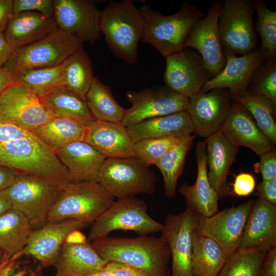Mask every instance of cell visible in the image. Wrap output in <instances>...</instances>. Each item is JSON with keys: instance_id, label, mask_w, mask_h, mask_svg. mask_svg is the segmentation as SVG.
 Listing matches in <instances>:
<instances>
[{"instance_id": "1", "label": "cell", "mask_w": 276, "mask_h": 276, "mask_svg": "<svg viewBox=\"0 0 276 276\" xmlns=\"http://www.w3.org/2000/svg\"><path fill=\"white\" fill-rule=\"evenodd\" d=\"M96 252L107 262L134 267L148 276H167L171 256L169 246L160 237H106L90 243Z\"/></svg>"}, {"instance_id": "2", "label": "cell", "mask_w": 276, "mask_h": 276, "mask_svg": "<svg viewBox=\"0 0 276 276\" xmlns=\"http://www.w3.org/2000/svg\"><path fill=\"white\" fill-rule=\"evenodd\" d=\"M143 21L141 40L153 46L165 57L185 49L195 25L203 17L196 6L183 2L175 13L164 15L144 3L139 8Z\"/></svg>"}, {"instance_id": "3", "label": "cell", "mask_w": 276, "mask_h": 276, "mask_svg": "<svg viewBox=\"0 0 276 276\" xmlns=\"http://www.w3.org/2000/svg\"><path fill=\"white\" fill-rule=\"evenodd\" d=\"M0 165L42 177L63 188L74 182L56 153L34 134L0 145Z\"/></svg>"}, {"instance_id": "4", "label": "cell", "mask_w": 276, "mask_h": 276, "mask_svg": "<svg viewBox=\"0 0 276 276\" xmlns=\"http://www.w3.org/2000/svg\"><path fill=\"white\" fill-rule=\"evenodd\" d=\"M100 30L109 48L118 58L128 64L136 63L143 21L139 8L132 1H109L101 10Z\"/></svg>"}, {"instance_id": "5", "label": "cell", "mask_w": 276, "mask_h": 276, "mask_svg": "<svg viewBox=\"0 0 276 276\" xmlns=\"http://www.w3.org/2000/svg\"><path fill=\"white\" fill-rule=\"evenodd\" d=\"M64 189L42 177L18 173L3 192L11 208L21 213L35 229L48 223L49 213Z\"/></svg>"}, {"instance_id": "6", "label": "cell", "mask_w": 276, "mask_h": 276, "mask_svg": "<svg viewBox=\"0 0 276 276\" xmlns=\"http://www.w3.org/2000/svg\"><path fill=\"white\" fill-rule=\"evenodd\" d=\"M114 201L99 182H73L64 189L51 209L48 222L72 219L93 223Z\"/></svg>"}, {"instance_id": "7", "label": "cell", "mask_w": 276, "mask_h": 276, "mask_svg": "<svg viewBox=\"0 0 276 276\" xmlns=\"http://www.w3.org/2000/svg\"><path fill=\"white\" fill-rule=\"evenodd\" d=\"M164 224L148 213L146 203L135 197L118 199L92 224L88 242L106 237L116 230L131 231L140 236L162 232Z\"/></svg>"}, {"instance_id": "8", "label": "cell", "mask_w": 276, "mask_h": 276, "mask_svg": "<svg viewBox=\"0 0 276 276\" xmlns=\"http://www.w3.org/2000/svg\"><path fill=\"white\" fill-rule=\"evenodd\" d=\"M98 182L114 198L153 194L156 177L154 171L137 157L106 158Z\"/></svg>"}, {"instance_id": "9", "label": "cell", "mask_w": 276, "mask_h": 276, "mask_svg": "<svg viewBox=\"0 0 276 276\" xmlns=\"http://www.w3.org/2000/svg\"><path fill=\"white\" fill-rule=\"evenodd\" d=\"M82 44L74 36L57 28L42 39L14 50L4 68L17 72L58 66Z\"/></svg>"}, {"instance_id": "10", "label": "cell", "mask_w": 276, "mask_h": 276, "mask_svg": "<svg viewBox=\"0 0 276 276\" xmlns=\"http://www.w3.org/2000/svg\"><path fill=\"white\" fill-rule=\"evenodd\" d=\"M254 1L225 0L218 20V30L223 50L237 56L257 48L253 17Z\"/></svg>"}, {"instance_id": "11", "label": "cell", "mask_w": 276, "mask_h": 276, "mask_svg": "<svg viewBox=\"0 0 276 276\" xmlns=\"http://www.w3.org/2000/svg\"><path fill=\"white\" fill-rule=\"evenodd\" d=\"M126 97L131 107L125 109L121 123L126 127L147 119L185 111L189 101L166 85L129 91Z\"/></svg>"}, {"instance_id": "12", "label": "cell", "mask_w": 276, "mask_h": 276, "mask_svg": "<svg viewBox=\"0 0 276 276\" xmlns=\"http://www.w3.org/2000/svg\"><path fill=\"white\" fill-rule=\"evenodd\" d=\"M101 1L53 0L54 19L57 28L72 35L83 43L94 45L101 38Z\"/></svg>"}, {"instance_id": "13", "label": "cell", "mask_w": 276, "mask_h": 276, "mask_svg": "<svg viewBox=\"0 0 276 276\" xmlns=\"http://www.w3.org/2000/svg\"><path fill=\"white\" fill-rule=\"evenodd\" d=\"M199 215L190 208L178 214H168L162 236L169 247L172 257L170 276H192L191 258L193 234Z\"/></svg>"}, {"instance_id": "14", "label": "cell", "mask_w": 276, "mask_h": 276, "mask_svg": "<svg viewBox=\"0 0 276 276\" xmlns=\"http://www.w3.org/2000/svg\"><path fill=\"white\" fill-rule=\"evenodd\" d=\"M164 81L168 88L188 99L200 91L213 77L206 69L201 56L186 48L165 57Z\"/></svg>"}, {"instance_id": "15", "label": "cell", "mask_w": 276, "mask_h": 276, "mask_svg": "<svg viewBox=\"0 0 276 276\" xmlns=\"http://www.w3.org/2000/svg\"><path fill=\"white\" fill-rule=\"evenodd\" d=\"M235 102L226 88L199 92L189 99L186 108L194 132L207 138L220 130Z\"/></svg>"}, {"instance_id": "16", "label": "cell", "mask_w": 276, "mask_h": 276, "mask_svg": "<svg viewBox=\"0 0 276 276\" xmlns=\"http://www.w3.org/2000/svg\"><path fill=\"white\" fill-rule=\"evenodd\" d=\"M255 200L250 199L237 206L226 208L209 217L199 216L195 231L208 237L230 254L238 248L248 215Z\"/></svg>"}, {"instance_id": "17", "label": "cell", "mask_w": 276, "mask_h": 276, "mask_svg": "<svg viewBox=\"0 0 276 276\" xmlns=\"http://www.w3.org/2000/svg\"><path fill=\"white\" fill-rule=\"evenodd\" d=\"M222 5L220 1L211 5L206 15L195 25L185 44V48L193 49L201 56L206 69L213 77L225 64L218 26Z\"/></svg>"}, {"instance_id": "18", "label": "cell", "mask_w": 276, "mask_h": 276, "mask_svg": "<svg viewBox=\"0 0 276 276\" xmlns=\"http://www.w3.org/2000/svg\"><path fill=\"white\" fill-rule=\"evenodd\" d=\"M0 113L6 119L30 131L52 119L40 97L16 83L0 96Z\"/></svg>"}, {"instance_id": "19", "label": "cell", "mask_w": 276, "mask_h": 276, "mask_svg": "<svg viewBox=\"0 0 276 276\" xmlns=\"http://www.w3.org/2000/svg\"><path fill=\"white\" fill-rule=\"evenodd\" d=\"M88 224L72 219L48 222L31 231L21 255L34 258L42 267L54 266L67 234L73 230L84 228Z\"/></svg>"}, {"instance_id": "20", "label": "cell", "mask_w": 276, "mask_h": 276, "mask_svg": "<svg viewBox=\"0 0 276 276\" xmlns=\"http://www.w3.org/2000/svg\"><path fill=\"white\" fill-rule=\"evenodd\" d=\"M223 52L225 58L224 68L208 81L200 92L222 88L228 89L232 96L242 94L247 90L253 71L265 61L260 48L242 56L226 50Z\"/></svg>"}, {"instance_id": "21", "label": "cell", "mask_w": 276, "mask_h": 276, "mask_svg": "<svg viewBox=\"0 0 276 276\" xmlns=\"http://www.w3.org/2000/svg\"><path fill=\"white\" fill-rule=\"evenodd\" d=\"M276 247V206L258 198L246 220L238 249L266 253Z\"/></svg>"}, {"instance_id": "22", "label": "cell", "mask_w": 276, "mask_h": 276, "mask_svg": "<svg viewBox=\"0 0 276 276\" xmlns=\"http://www.w3.org/2000/svg\"><path fill=\"white\" fill-rule=\"evenodd\" d=\"M86 126L84 141L105 158L136 157L127 128L121 123L95 120Z\"/></svg>"}, {"instance_id": "23", "label": "cell", "mask_w": 276, "mask_h": 276, "mask_svg": "<svg viewBox=\"0 0 276 276\" xmlns=\"http://www.w3.org/2000/svg\"><path fill=\"white\" fill-rule=\"evenodd\" d=\"M221 131L235 146L247 147L259 156L273 149L249 112L235 101Z\"/></svg>"}, {"instance_id": "24", "label": "cell", "mask_w": 276, "mask_h": 276, "mask_svg": "<svg viewBox=\"0 0 276 276\" xmlns=\"http://www.w3.org/2000/svg\"><path fill=\"white\" fill-rule=\"evenodd\" d=\"M197 174L194 185L185 182L179 188L184 197L186 205L199 216L209 217L217 213L218 200L216 192L211 186L208 178L206 141H200L196 147Z\"/></svg>"}, {"instance_id": "25", "label": "cell", "mask_w": 276, "mask_h": 276, "mask_svg": "<svg viewBox=\"0 0 276 276\" xmlns=\"http://www.w3.org/2000/svg\"><path fill=\"white\" fill-rule=\"evenodd\" d=\"M55 153L74 182H98L99 172L106 158L90 145L84 141L75 142Z\"/></svg>"}, {"instance_id": "26", "label": "cell", "mask_w": 276, "mask_h": 276, "mask_svg": "<svg viewBox=\"0 0 276 276\" xmlns=\"http://www.w3.org/2000/svg\"><path fill=\"white\" fill-rule=\"evenodd\" d=\"M208 178L219 198L227 190L226 179L230 168L236 161L239 148L233 145L220 130L206 138Z\"/></svg>"}, {"instance_id": "27", "label": "cell", "mask_w": 276, "mask_h": 276, "mask_svg": "<svg viewBox=\"0 0 276 276\" xmlns=\"http://www.w3.org/2000/svg\"><path fill=\"white\" fill-rule=\"evenodd\" d=\"M57 28L53 18L37 12L26 11L13 14L4 34L14 51L42 39Z\"/></svg>"}, {"instance_id": "28", "label": "cell", "mask_w": 276, "mask_h": 276, "mask_svg": "<svg viewBox=\"0 0 276 276\" xmlns=\"http://www.w3.org/2000/svg\"><path fill=\"white\" fill-rule=\"evenodd\" d=\"M127 128L133 143L146 139L184 138L194 132L186 110L147 119Z\"/></svg>"}, {"instance_id": "29", "label": "cell", "mask_w": 276, "mask_h": 276, "mask_svg": "<svg viewBox=\"0 0 276 276\" xmlns=\"http://www.w3.org/2000/svg\"><path fill=\"white\" fill-rule=\"evenodd\" d=\"M107 263L89 242L83 244L63 243L54 266V276H87L102 269Z\"/></svg>"}, {"instance_id": "30", "label": "cell", "mask_w": 276, "mask_h": 276, "mask_svg": "<svg viewBox=\"0 0 276 276\" xmlns=\"http://www.w3.org/2000/svg\"><path fill=\"white\" fill-rule=\"evenodd\" d=\"M86 131V125L80 122L66 118L53 117L31 131L55 153L72 143L84 141Z\"/></svg>"}, {"instance_id": "31", "label": "cell", "mask_w": 276, "mask_h": 276, "mask_svg": "<svg viewBox=\"0 0 276 276\" xmlns=\"http://www.w3.org/2000/svg\"><path fill=\"white\" fill-rule=\"evenodd\" d=\"M191 258L192 274L218 276L231 254L213 240L198 234L192 238Z\"/></svg>"}, {"instance_id": "32", "label": "cell", "mask_w": 276, "mask_h": 276, "mask_svg": "<svg viewBox=\"0 0 276 276\" xmlns=\"http://www.w3.org/2000/svg\"><path fill=\"white\" fill-rule=\"evenodd\" d=\"M48 112L54 117L74 120L87 125L95 120L85 100L59 85L40 97Z\"/></svg>"}, {"instance_id": "33", "label": "cell", "mask_w": 276, "mask_h": 276, "mask_svg": "<svg viewBox=\"0 0 276 276\" xmlns=\"http://www.w3.org/2000/svg\"><path fill=\"white\" fill-rule=\"evenodd\" d=\"M32 229L26 217L14 209L11 208L0 215V249L7 260L22 256Z\"/></svg>"}, {"instance_id": "34", "label": "cell", "mask_w": 276, "mask_h": 276, "mask_svg": "<svg viewBox=\"0 0 276 276\" xmlns=\"http://www.w3.org/2000/svg\"><path fill=\"white\" fill-rule=\"evenodd\" d=\"M94 77L91 60L82 44L65 62L62 85L86 101Z\"/></svg>"}, {"instance_id": "35", "label": "cell", "mask_w": 276, "mask_h": 276, "mask_svg": "<svg viewBox=\"0 0 276 276\" xmlns=\"http://www.w3.org/2000/svg\"><path fill=\"white\" fill-rule=\"evenodd\" d=\"M250 114L257 126L273 145L276 144L275 104L269 99L246 91L232 96Z\"/></svg>"}, {"instance_id": "36", "label": "cell", "mask_w": 276, "mask_h": 276, "mask_svg": "<svg viewBox=\"0 0 276 276\" xmlns=\"http://www.w3.org/2000/svg\"><path fill=\"white\" fill-rule=\"evenodd\" d=\"M85 100L95 120L121 123L125 109L121 106L112 95L110 87L94 77Z\"/></svg>"}, {"instance_id": "37", "label": "cell", "mask_w": 276, "mask_h": 276, "mask_svg": "<svg viewBox=\"0 0 276 276\" xmlns=\"http://www.w3.org/2000/svg\"><path fill=\"white\" fill-rule=\"evenodd\" d=\"M195 136L182 139L154 165L162 174L165 193L168 197L175 195L177 180L183 173L186 157Z\"/></svg>"}, {"instance_id": "38", "label": "cell", "mask_w": 276, "mask_h": 276, "mask_svg": "<svg viewBox=\"0 0 276 276\" xmlns=\"http://www.w3.org/2000/svg\"><path fill=\"white\" fill-rule=\"evenodd\" d=\"M65 61L56 66L17 71L14 83L20 85L41 97L55 87L62 85Z\"/></svg>"}, {"instance_id": "39", "label": "cell", "mask_w": 276, "mask_h": 276, "mask_svg": "<svg viewBox=\"0 0 276 276\" xmlns=\"http://www.w3.org/2000/svg\"><path fill=\"white\" fill-rule=\"evenodd\" d=\"M257 16L256 31L261 41L260 48L265 60L276 57V11L268 9L262 0L254 1Z\"/></svg>"}, {"instance_id": "40", "label": "cell", "mask_w": 276, "mask_h": 276, "mask_svg": "<svg viewBox=\"0 0 276 276\" xmlns=\"http://www.w3.org/2000/svg\"><path fill=\"white\" fill-rule=\"evenodd\" d=\"M266 253L237 249L230 255L218 276H260Z\"/></svg>"}, {"instance_id": "41", "label": "cell", "mask_w": 276, "mask_h": 276, "mask_svg": "<svg viewBox=\"0 0 276 276\" xmlns=\"http://www.w3.org/2000/svg\"><path fill=\"white\" fill-rule=\"evenodd\" d=\"M246 90L263 96L276 105V57L265 60L253 71Z\"/></svg>"}, {"instance_id": "42", "label": "cell", "mask_w": 276, "mask_h": 276, "mask_svg": "<svg viewBox=\"0 0 276 276\" xmlns=\"http://www.w3.org/2000/svg\"><path fill=\"white\" fill-rule=\"evenodd\" d=\"M182 139L168 137L143 139L133 143V149L136 157L150 166L155 165Z\"/></svg>"}, {"instance_id": "43", "label": "cell", "mask_w": 276, "mask_h": 276, "mask_svg": "<svg viewBox=\"0 0 276 276\" xmlns=\"http://www.w3.org/2000/svg\"><path fill=\"white\" fill-rule=\"evenodd\" d=\"M22 256H15L8 260L0 271V276H43L42 267L32 266L20 260Z\"/></svg>"}, {"instance_id": "44", "label": "cell", "mask_w": 276, "mask_h": 276, "mask_svg": "<svg viewBox=\"0 0 276 276\" xmlns=\"http://www.w3.org/2000/svg\"><path fill=\"white\" fill-rule=\"evenodd\" d=\"M31 11L39 12L49 18H53L52 0H13V14Z\"/></svg>"}, {"instance_id": "45", "label": "cell", "mask_w": 276, "mask_h": 276, "mask_svg": "<svg viewBox=\"0 0 276 276\" xmlns=\"http://www.w3.org/2000/svg\"><path fill=\"white\" fill-rule=\"evenodd\" d=\"M33 134L31 131L9 120L0 113V145Z\"/></svg>"}, {"instance_id": "46", "label": "cell", "mask_w": 276, "mask_h": 276, "mask_svg": "<svg viewBox=\"0 0 276 276\" xmlns=\"http://www.w3.org/2000/svg\"><path fill=\"white\" fill-rule=\"evenodd\" d=\"M260 160L255 165V170L261 174L263 180L276 178V153L274 149L261 156Z\"/></svg>"}, {"instance_id": "47", "label": "cell", "mask_w": 276, "mask_h": 276, "mask_svg": "<svg viewBox=\"0 0 276 276\" xmlns=\"http://www.w3.org/2000/svg\"><path fill=\"white\" fill-rule=\"evenodd\" d=\"M255 187V178L251 174L241 173L235 177L233 192L238 196H247L254 192Z\"/></svg>"}, {"instance_id": "48", "label": "cell", "mask_w": 276, "mask_h": 276, "mask_svg": "<svg viewBox=\"0 0 276 276\" xmlns=\"http://www.w3.org/2000/svg\"><path fill=\"white\" fill-rule=\"evenodd\" d=\"M255 195L273 205H276V178L263 180L258 186Z\"/></svg>"}, {"instance_id": "49", "label": "cell", "mask_w": 276, "mask_h": 276, "mask_svg": "<svg viewBox=\"0 0 276 276\" xmlns=\"http://www.w3.org/2000/svg\"><path fill=\"white\" fill-rule=\"evenodd\" d=\"M103 268L111 272L116 276H148L134 267L118 262H107Z\"/></svg>"}, {"instance_id": "50", "label": "cell", "mask_w": 276, "mask_h": 276, "mask_svg": "<svg viewBox=\"0 0 276 276\" xmlns=\"http://www.w3.org/2000/svg\"><path fill=\"white\" fill-rule=\"evenodd\" d=\"M260 276H276V247L266 252Z\"/></svg>"}, {"instance_id": "51", "label": "cell", "mask_w": 276, "mask_h": 276, "mask_svg": "<svg viewBox=\"0 0 276 276\" xmlns=\"http://www.w3.org/2000/svg\"><path fill=\"white\" fill-rule=\"evenodd\" d=\"M13 0H0V33H4L13 15Z\"/></svg>"}, {"instance_id": "52", "label": "cell", "mask_w": 276, "mask_h": 276, "mask_svg": "<svg viewBox=\"0 0 276 276\" xmlns=\"http://www.w3.org/2000/svg\"><path fill=\"white\" fill-rule=\"evenodd\" d=\"M18 173L10 167L0 165V191H4L9 186Z\"/></svg>"}, {"instance_id": "53", "label": "cell", "mask_w": 276, "mask_h": 276, "mask_svg": "<svg viewBox=\"0 0 276 276\" xmlns=\"http://www.w3.org/2000/svg\"><path fill=\"white\" fill-rule=\"evenodd\" d=\"M13 52L14 50L7 42L4 33H0V70L4 67Z\"/></svg>"}, {"instance_id": "54", "label": "cell", "mask_w": 276, "mask_h": 276, "mask_svg": "<svg viewBox=\"0 0 276 276\" xmlns=\"http://www.w3.org/2000/svg\"><path fill=\"white\" fill-rule=\"evenodd\" d=\"M16 71L11 68H3L0 70V96L10 85L14 83Z\"/></svg>"}, {"instance_id": "55", "label": "cell", "mask_w": 276, "mask_h": 276, "mask_svg": "<svg viewBox=\"0 0 276 276\" xmlns=\"http://www.w3.org/2000/svg\"><path fill=\"white\" fill-rule=\"evenodd\" d=\"M87 238L79 229H74L66 236L64 243L67 244H83L86 243Z\"/></svg>"}, {"instance_id": "56", "label": "cell", "mask_w": 276, "mask_h": 276, "mask_svg": "<svg viewBox=\"0 0 276 276\" xmlns=\"http://www.w3.org/2000/svg\"><path fill=\"white\" fill-rule=\"evenodd\" d=\"M11 208L10 203L3 191H0V215Z\"/></svg>"}, {"instance_id": "57", "label": "cell", "mask_w": 276, "mask_h": 276, "mask_svg": "<svg viewBox=\"0 0 276 276\" xmlns=\"http://www.w3.org/2000/svg\"><path fill=\"white\" fill-rule=\"evenodd\" d=\"M87 276H116L111 272L103 268L99 270L95 271Z\"/></svg>"}, {"instance_id": "58", "label": "cell", "mask_w": 276, "mask_h": 276, "mask_svg": "<svg viewBox=\"0 0 276 276\" xmlns=\"http://www.w3.org/2000/svg\"><path fill=\"white\" fill-rule=\"evenodd\" d=\"M3 251L0 249V265H1L5 262L8 261Z\"/></svg>"}, {"instance_id": "59", "label": "cell", "mask_w": 276, "mask_h": 276, "mask_svg": "<svg viewBox=\"0 0 276 276\" xmlns=\"http://www.w3.org/2000/svg\"><path fill=\"white\" fill-rule=\"evenodd\" d=\"M6 261L4 263H3L1 265H0V271H1L2 268L3 267V266H4V265L6 264V263L8 261Z\"/></svg>"}, {"instance_id": "60", "label": "cell", "mask_w": 276, "mask_h": 276, "mask_svg": "<svg viewBox=\"0 0 276 276\" xmlns=\"http://www.w3.org/2000/svg\"><path fill=\"white\" fill-rule=\"evenodd\" d=\"M167 276H170L169 273L168 274ZM192 276H195V275H193Z\"/></svg>"}]
</instances>
